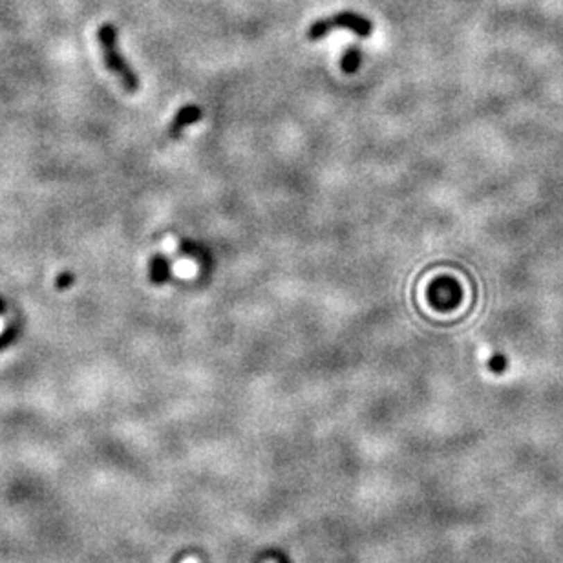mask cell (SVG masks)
Listing matches in <instances>:
<instances>
[{"label": "cell", "instance_id": "1", "mask_svg": "<svg viewBox=\"0 0 563 563\" xmlns=\"http://www.w3.org/2000/svg\"><path fill=\"white\" fill-rule=\"evenodd\" d=\"M97 42H99V50L105 66L108 68L112 76H116L121 86L125 88L128 94H136L139 90V77L136 70L128 64V60L121 53L119 44H117V28L110 22H106L97 31Z\"/></svg>", "mask_w": 563, "mask_h": 563}, {"label": "cell", "instance_id": "3", "mask_svg": "<svg viewBox=\"0 0 563 563\" xmlns=\"http://www.w3.org/2000/svg\"><path fill=\"white\" fill-rule=\"evenodd\" d=\"M201 116H203V112H201V108L198 105H192L191 103V105L181 106L180 110L174 114V117H172L171 125H168V130H166L168 132V137L171 139H177L187 126L200 123Z\"/></svg>", "mask_w": 563, "mask_h": 563}, {"label": "cell", "instance_id": "7", "mask_svg": "<svg viewBox=\"0 0 563 563\" xmlns=\"http://www.w3.org/2000/svg\"><path fill=\"white\" fill-rule=\"evenodd\" d=\"M57 287H59V289H68V287L71 286V284H73V275H71V272H62V275H59V277H57Z\"/></svg>", "mask_w": 563, "mask_h": 563}, {"label": "cell", "instance_id": "6", "mask_svg": "<svg viewBox=\"0 0 563 563\" xmlns=\"http://www.w3.org/2000/svg\"><path fill=\"white\" fill-rule=\"evenodd\" d=\"M181 252L187 254V257L194 258V260H198L200 263H207V260H209V251L201 249V247L198 245V243H194V241L189 240L181 241Z\"/></svg>", "mask_w": 563, "mask_h": 563}, {"label": "cell", "instance_id": "2", "mask_svg": "<svg viewBox=\"0 0 563 563\" xmlns=\"http://www.w3.org/2000/svg\"><path fill=\"white\" fill-rule=\"evenodd\" d=\"M338 28H346L355 35L366 39L373 33V22L366 19L361 13H353V11H342V13H335L331 17L320 19L317 22H313L307 30V39L309 40H320L327 37L333 30Z\"/></svg>", "mask_w": 563, "mask_h": 563}, {"label": "cell", "instance_id": "9", "mask_svg": "<svg viewBox=\"0 0 563 563\" xmlns=\"http://www.w3.org/2000/svg\"><path fill=\"white\" fill-rule=\"evenodd\" d=\"M267 556H269V558H271L275 563H291L286 554L280 553V551H271V553L267 554Z\"/></svg>", "mask_w": 563, "mask_h": 563}, {"label": "cell", "instance_id": "5", "mask_svg": "<svg viewBox=\"0 0 563 563\" xmlns=\"http://www.w3.org/2000/svg\"><path fill=\"white\" fill-rule=\"evenodd\" d=\"M361 60H362V51L358 50L357 46L347 48L346 53H344L340 59L342 71H344V73H355V71L361 68Z\"/></svg>", "mask_w": 563, "mask_h": 563}, {"label": "cell", "instance_id": "4", "mask_svg": "<svg viewBox=\"0 0 563 563\" xmlns=\"http://www.w3.org/2000/svg\"><path fill=\"white\" fill-rule=\"evenodd\" d=\"M171 260L163 254H154L148 261V278L154 286H163L171 278Z\"/></svg>", "mask_w": 563, "mask_h": 563}, {"label": "cell", "instance_id": "10", "mask_svg": "<svg viewBox=\"0 0 563 563\" xmlns=\"http://www.w3.org/2000/svg\"><path fill=\"white\" fill-rule=\"evenodd\" d=\"M4 311H6V306H4V302H2V298H0V315H2Z\"/></svg>", "mask_w": 563, "mask_h": 563}, {"label": "cell", "instance_id": "8", "mask_svg": "<svg viewBox=\"0 0 563 563\" xmlns=\"http://www.w3.org/2000/svg\"><path fill=\"white\" fill-rule=\"evenodd\" d=\"M13 340H15V327H10L8 331L0 333V349L6 346H10Z\"/></svg>", "mask_w": 563, "mask_h": 563}]
</instances>
